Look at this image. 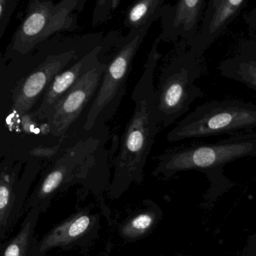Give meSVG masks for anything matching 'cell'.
I'll list each match as a JSON object with an SVG mask.
<instances>
[{
	"label": "cell",
	"mask_w": 256,
	"mask_h": 256,
	"mask_svg": "<svg viewBox=\"0 0 256 256\" xmlns=\"http://www.w3.org/2000/svg\"><path fill=\"white\" fill-rule=\"evenodd\" d=\"M156 38L148 56L144 70L132 94L134 104L132 116L121 140L111 180L110 194L121 195L132 184L143 180L148 156L160 130L161 123L156 108L154 72L161 58Z\"/></svg>",
	"instance_id": "obj_1"
},
{
	"label": "cell",
	"mask_w": 256,
	"mask_h": 256,
	"mask_svg": "<svg viewBox=\"0 0 256 256\" xmlns=\"http://www.w3.org/2000/svg\"><path fill=\"white\" fill-rule=\"evenodd\" d=\"M104 132H85L62 150L33 195V202L40 208L56 192L75 184L91 189L106 188L110 180L106 138Z\"/></svg>",
	"instance_id": "obj_2"
},
{
	"label": "cell",
	"mask_w": 256,
	"mask_h": 256,
	"mask_svg": "<svg viewBox=\"0 0 256 256\" xmlns=\"http://www.w3.org/2000/svg\"><path fill=\"white\" fill-rule=\"evenodd\" d=\"M102 40L100 33L75 37L60 33L39 45L38 63L14 90L12 102L15 112L24 115L31 110L57 74L94 49Z\"/></svg>",
	"instance_id": "obj_3"
},
{
	"label": "cell",
	"mask_w": 256,
	"mask_h": 256,
	"mask_svg": "<svg viewBox=\"0 0 256 256\" xmlns=\"http://www.w3.org/2000/svg\"><path fill=\"white\" fill-rule=\"evenodd\" d=\"M256 156V131L233 136L212 144L170 150L158 158L153 176L170 178L178 173H204L212 183L220 180L224 166L236 160Z\"/></svg>",
	"instance_id": "obj_4"
},
{
	"label": "cell",
	"mask_w": 256,
	"mask_h": 256,
	"mask_svg": "<svg viewBox=\"0 0 256 256\" xmlns=\"http://www.w3.org/2000/svg\"><path fill=\"white\" fill-rule=\"evenodd\" d=\"M146 30H129L117 38L108 54V64L96 97L84 120L85 132L104 131L124 98L132 62L146 37Z\"/></svg>",
	"instance_id": "obj_5"
},
{
	"label": "cell",
	"mask_w": 256,
	"mask_h": 256,
	"mask_svg": "<svg viewBox=\"0 0 256 256\" xmlns=\"http://www.w3.org/2000/svg\"><path fill=\"white\" fill-rule=\"evenodd\" d=\"M87 0H28L25 14L6 50L7 58L28 55L60 33L74 32Z\"/></svg>",
	"instance_id": "obj_6"
},
{
	"label": "cell",
	"mask_w": 256,
	"mask_h": 256,
	"mask_svg": "<svg viewBox=\"0 0 256 256\" xmlns=\"http://www.w3.org/2000/svg\"><path fill=\"white\" fill-rule=\"evenodd\" d=\"M176 48L174 55L161 70L155 87L162 128L174 124L203 96L196 84L202 74V57L186 46L176 44Z\"/></svg>",
	"instance_id": "obj_7"
},
{
	"label": "cell",
	"mask_w": 256,
	"mask_h": 256,
	"mask_svg": "<svg viewBox=\"0 0 256 256\" xmlns=\"http://www.w3.org/2000/svg\"><path fill=\"white\" fill-rule=\"evenodd\" d=\"M256 130V105L227 99L197 106L167 134L171 142L220 135H240ZM256 131V130H255Z\"/></svg>",
	"instance_id": "obj_8"
},
{
	"label": "cell",
	"mask_w": 256,
	"mask_h": 256,
	"mask_svg": "<svg viewBox=\"0 0 256 256\" xmlns=\"http://www.w3.org/2000/svg\"><path fill=\"white\" fill-rule=\"evenodd\" d=\"M109 52L78 80L51 110L44 121L50 135L57 138L66 136L72 126L86 111V108L88 110L102 82Z\"/></svg>",
	"instance_id": "obj_9"
},
{
	"label": "cell",
	"mask_w": 256,
	"mask_h": 256,
	"mask_svg": "<svg viewBox=\"0 0 256 256\" xmlns=\"http://www.w3.org/2000/svg\"><path fill=\"white\" fill-rule=\"evenodd\" d=\"M117 37V33L108 34L94 49L84 54L57 74L44 93L40 105L32 112V116L38 121L44 122L54 106L75 85L78 80L112 49Z\"/></svg>",
	"instance_id": "obj_10"
},
{
	"label": "cell",
	"mask_w": 256,
	"mask_h": 256,
	"mask_svg": "<svg viewBox=\"0 0 256 256\" xmlns=\"http://www.w3.org/2000/svg\"><path fill=\"white\" fill-rule=\"evenodd\" d=\"M206 8V0H177L173 6L164 4L158 40L189 48L200 30Z\"/></svg>",
	"instance_id": "obj_11"
},
{
	"label": "cell",
	"mask_w": 256,
	"mask_h": 256,
	"mask_svg": "<svg viewBox=\"0 0 256 256\" xmlns=\"http://www.w3.org/2000/svg\"><path fill=\"white\" fill-rule=\"evenodd\" d=\"M248 0H209L200 30L190 45L198 56L216 42L238 16Z\"/></svg>",
	"instance_id": "obj_12"
},
{
	"label": "cell",
	"mask_w": 256,
	"mask_h": 256,
	"mask_svg": "<svg viewBox=\"0 0 256 256\" xmlns=\"http://www.w3.org/2000/svg\"><path fill=\"white\" fill-rule=\"evenodd\" d=\"M220 74L256 92V40H246L220 66Z\"/></svg>",
	"instance_id": "obj_13"
},
{
	"label": "cell",
	"mask_w": 256,
	"mask_h": 256,
	"mask_svg": "<svg viewBox=\"0 0 256 256\" xmlns=\"http://www.w3.org/2000/svg\"><path fill=\"white\" fill-rule=\"evenodd\" d=\"M92 222V216L90 214H76L46 234L40 242L39 250L40 252H46L52 248L73 243L86 232Z\"/></svg>",
	"instance_id": "obj_14"
},
{
	"label": "cell",
	"mask_w": 256,
	"mask_h": 256,
	"mask_svg": "<svg viewBox=\"0 0 256 256\" xmlns=\"http://www.w3.org/2000/svg\"><path fill=\"white\" fill-rule=\"evenodd\" d=\"M166 0H135L128 6L124 15V26L129 30L148 31L160 18Z\"/></svg>",
	"instance_id": "obj_15"
},
{
	"label": "cell",
	"mask_w": 256,
	"mask_h": 256,
	"mask_svg": "<svg viewBox=\"0 0 256 256\" xmlns=\"http://www.w3.org/2000/svg\"><path fill=\"white\" fill-rule=\"evenodd\" d=\"M156 216L158 213L152 208L137 214L123 227L122 236L127 238L140 237L153 226Z\"/></svg>",
	"instance_id": "obj_16"
},
{
	"label": "cell",
	"mask_w": 256,
	"mask_h": 256,
	"mask_svg": "<svg viewBox=\"0 0 256 256\" xmlns=\"http://www.w3.org/2000/svg\"><path fill=\"white\" fill-rule=\"evenodd\" d=\"M14 176L6 172L0 174V228L6 224L14 202Z\"/></svg>",
	"instance_id": "obj_17"
},
{
	"label": "cell",
	"mask_w": 256,
	"mask_h": 256,
	"mask_svg": "<svg viewBox=\"0 0 256 256\" xmlns=\"http://www.w3.org/2000/svg\"><path fill=\"white\" fill-rule=\"evenodd\" d=\"M32 216H28L25 225L18 236L10 242L4 252V256H26L30 242V236L32 230Z\"/></svg>",
	"instance_id": "obj_18"
},
{
	"label": "cell",
	"mask_w": 256,
	"mask_h": 256,
	"mask_svg": "<svg viewBox=\"0 0 256 256\" xmlns=\"http://www.w3.org/2000/svg\"><path fill=\"white\" fill-rule=\"evenodd\" d=\"M120 2V0H96L92 16V26H96L108 20L118 7Z\"/></svg>",
	"instance_id": "obj_19"
},
{
	"label": "cell",
	"mask_w": 256,
	"mask_h": 256,
	"mask_svg": "<svg viewBox=\"0 0 256 256\" xmlns=\"http://www.w3.org/2000/svg\"><path fill=\"white\" fill-rule=\"evenodd\" d=\"M20 0H0V40L4 36Z\"/></svg>",
	"instance_id": "obj_20"
},
{
	"label": "cell",
	"mask_w": 256,
	"mask_h": 256,
	"mask_svg": "<svg viewBox=\"0 0 256 256\" xmlns=\"http://www.w3.org/2000/svg\"><path fill=\"white\" fill-rule=\"evenodd\" d=\"M60 150V144L56 146H38V147L34 148L30 152L31 155L37 158H50L55 156L58 154Z\"/></svg>",
	"instance_id": "obj_21"
},
{
	"label": "cell",
	"mask_w": 256,
	"mask_h": 256,
	"mask_svg": "<svg viewBox=\"0 0 256 256\" xmlns=\"http://www.w3.org/2000/svg\"><path fill=\"white\" fill-rule=\"evenodd\" d=\"M244 256H256V232L248 238L243 251Z\"/></svg>",
	"instance_id": "obj_22"
},
{
	"label": "cell",
	"mask_w": 256,
	"mask_h": 256,
	"mask_svg": "<svg viewBox=\"0 0 256 256\" xmlns=\"http://www.w3.org/2000/svg\"><path fill=\"white\" fill-rule=\"evenodd\" d=\"M246 22L250 28L252 30H256V7L250 12L249 14L246 18Z\"/></svg>",
	"instance_id": "obj_23"
}]
</instances>
